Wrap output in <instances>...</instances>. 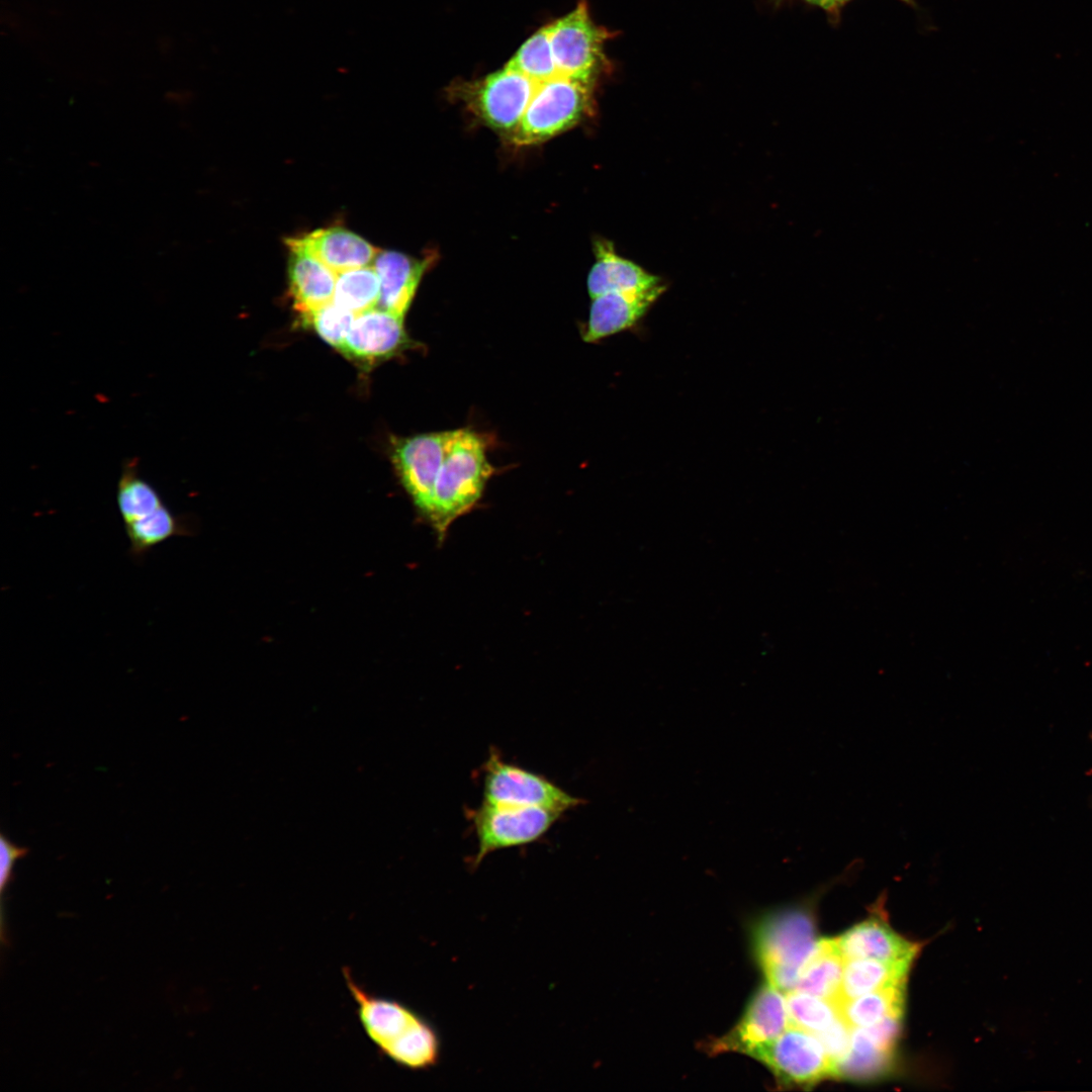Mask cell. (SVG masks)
<instances>
[{
  "label": "cell",
  "instance_id": "cell-1",
  "mask_svg": "<svg viewBox=\"0 0 1092 1092\" xmlns=\"http://www.w3.org/2000/svg\"><path fill=\"white\" fill-rule=\"evenodd\" d=\"M342 975L358 1020L382 1057L411 1071L438 1065L441 1038L427 1018L404 1003L369 992L354 980L349 968H342Z\"/></svg>",
  "mask_w": 1092,
  "mask_h": 1092
},
{
  "label": "cell",
  "instance_id": "cell-2",
  "mask_svg": "<svg viewBox=\"0 0 1092 1092\" xmlns=\"http://www.w3.org/2000/svg\"><path fill=\"white\" fill-rule=\"evenodd\" d=\"M492 472L486 443L480 435L470 429L450 432L431 504L424 516L439 542L457 519L475 507Z\"/></svg>",
  "mask_w": 1092,
  "mask_h": 1092
},
{
  "label": "cell",
  "instance_id": "cell-3",
  "mask_svg": "<svg viewBox=\"0 0 1092 1092\" xmlns=\"http://www.w3.org/2000/svg\"><path fill=\"white\" fill-rule=\"evenodd\" d=\"M817 942L813 921L802 910L767 915L752 931L753 951L767 983L786 994L796 989Z\"/></svg>",
  "mask_w": 1092,
  "mask_h": 1092
},
{
  "label": "cell",
  "instance_id": "cell-4",
  "mask_svg": "<svg viewBox=\"0 0 1092 1092\" xmlns=\"http://www.w3.org/2000/svg\"><path fill=\"white\" fill-rule=\"evenodd\" d=\"M592 85L557 75L538 84L510 136L517 146L544 142L576 124L592 107Z\"/></svg>",
  "mask_w": 1092,
  "mask_h": 1092
},
{
  "label": "cell",
  "instance_id": "cell-5",
  "mask_svg": "<svg viewBox=\"0 0 1092 1092\" xmlns=\"http://www.w3.org/2000/svg\"><path fill=\"white\" fill-rule=\"evenodd\" d=\"M537 86L527 76L505 66L482 79L455 83L450 91L480 121L511 136Z\"/></svg>",
  "mask_w": 1092,
  "mask_h": 1092
},
{
  "label": "cell",
  "instance_id": "cell-6",
  "mask_svg": "<svg viewBox=\"0 0 1092 1092\" xmlns=\"http://www.w3.org/2000/svg\"><path fill=\"white\" fill-rule=\"evenodd\" d=\"M563 813L542 807L492 805L482 802L468 812L477 852L470 867L476 869L488 854L541 839Z\"/></svg>",
  "mask_w": 1092,
  "mask_h": 1092
},
{
  "label": "cell",
  "instance_id": "cell-7",
  "mask_svg": "<svg viewBox=\"0 0 1092 1092\" xmlns=\"http://www.w3.org/2000/svg\"><path fill=\"white\" fill-rule=\"evenodd\" d=\"M549 33L558 75L592 85L608 65L604 44L613 33L593 21L584 0L550 23Z\"/></svg>",
  "mask_w": 1092,
  "mask_h": 1092
},
{
  "label": "cell",
  "instance_id": "cell-8",
  "mask_svg": "<svg viewBox=\"0 0 1092 1092\" xmlns=\"http://www.w3.org/2000/svg\"><path fill=\"white\" fill-rule=\"evenodd\" d=\"M482 802L517 807H542L562 813L583 800L572 796L542 775L505 761L495 750L483 764Z\"/></svg>",
  "mask_w": 1092,
  "mask_h": 1092
},
{
  "label": "cell",
  "instance_id": "cell-9",
  "mask_svg": "<svg viewBox=\"0 0 1092 1092\" xmlns=\"http://www.w3.org/2000/svg\"><path fill=\"white\" fill-rule=\"evenodd\" d=\"M750 1057L787 1085L810 1086L837 1076L836 1062L819 1037L794 1025Z\"/></svg>",
  "mask_w": 1092,
  "mask_h": 1092
},
{
  "label": "cell",
  "instance_id": "cell-10",
  "mask_svg": "<svg viewBox=\"0 0 1092 1092\" xmlns=\"http://www.w3.org/2000/svg\"><path fill=\"white\" fill-rule=\"evenodd\" d=\"M791 1025L787 998L770 984L761 986L727 1034L711 1044L712 1052H739L751 1056Z\"/></svg>",
  "mask_w": 1092,
  "mask_h": 1092
},
{
  "label": "cell",
  "instance_id": "cell-11",
  "mask_svg": "<svg viewBox=\"0 0 1092 1092\" xmlns=\"http://www.w3.org/2000/svg\"><path fill=\"white\" fill-rule=\"evenodd\" d=\"M450 432L427 433L395 440L392 460L406 492L423 517L432 499Z\"/></svg>",
  "mask_w": 1092,
  "mask_h": 1092
},
{
  "label": "cell",
  "instance_id": "cell-12",
  "mask_svg": "<svg viewBox=\"0 0 1092 1092\" xmlns=\"http://www.w3.org/2000/svg\"><path fill=\"white\" fill-rule=\"evenodd\" d=\"M403 317L380 307L356 314L340 351L363 363L395 355L410 343Z\"/></svg>",
  "mask_w": 1092,
  "mask_h": 1092
},
{
  "label": "cell",
  "instance_id": "cell-13",
  "mask_svg": "<svg viewBox=\"0 0 1092 1092\" xmlns=\"http://www.w3.org/2000/svg\"><path fill=\"white\" fill-rule=\"evenodd\" d=\"M901 1018L850 1030L845 1055L837 1062V1076L867 1079L889 1068Z\"/></svg>",
  "mask_w": 1092,
  "mask_h": 1092
},
{
  "label": "cell",
  "instance_id": "cell-14",
  "mask_svg": "<svg viewBox=\"0 0 1092 1092\" xmlns=\"http://www.w3.org/2000/svg\"><path fill=\"white\" fill-rule=\"evenodd\" d=\"M304 248L335 273L368 266L379 249L359 235L342 226L314 230L296 238H287Z\"/></svg>",
  "mask_w": 1092,
  "mask_h": 1092
},
{
  "label": "cell",
  "instance_id": "cell-15",
  "mask_svg": "<svg viewBox=\"0 0 1092 1092\" xmlns=\"http://www.w3.org/2000/svg\"><path fill=\"white\" fill-rule=\"evenodd\" d=\"M289 249V291L301 317L333 301L337 273L304 248L285 239Z\"/></svg>",
  "mask_w": 1092,
  "mask_h": 1092
},
{
  "label": "cell",
  "instance_id": "cell-16",
  "mask_svg": "<svg viewBox=\"0 0 1092 1092\" xmlns=\"http://www.w3.org/2000/svg\"><path fill=\"white\" fill-rule=\"evenodd\" d=\"M664 286L642 293L611 292L593 298L583 340L600 341L634 326L663 292Z\"/></svg>",
  "mask_w": 1092,
  "mask_h": 1092
},
{
  "label": "cell",
  "instance_id": "cell-17",
  "mask_svg": "<svg viewBox=\"0 0 1092 1092\" xmlns=\"http://www.w3.org/2000/svg\"><path fill=\"white\" fill-rule=\"evenodd\" d=\"M846 959H872L886 963L911 964L918 946L893 931L886 922L872 918L854 925L835 938Z\"/></svg>",
  "mask_w": 1092,
  "mask_h": 1092
},
{
  "label": "cell",
  "instance_id": "cell-18",
  "mask_svg": "<svg viewBox=\"0 0 1092 1092\" xmlns=\"http://www.w3.org/2000/svg\"><path fill=\"white\" fill-rule=\"evenodd\" d=\"M431 260L397 251H380L372 265L380 281L378 306L404 316Z\"/></svg>",
  "mask_w": 1092,
  "mask_h": 1092
},
{
  "label": "cell",
  "instance_id": "cell-19",
  "mask_svg": "<svg viewBox=\"0 0 1092 1092\" xmlns=\"http://www.w3.org/2000/svg\"><path fill=\"white\" fill-rule=\"evenodd\" d=\"M594 251L596 261L586 282L592 298L611 292L642 293L662 285L658 277L619 256L611 243L600 240Z\"/></svg>",
  "mask_w": 1092,
  "mask_h": 1092
},
{
  "label": "cell",
  "instance_id": "cell-20",
  "mask_svg": "<svg viewBox=\"0 0 1092 1092\" xmlns=\"http://www.w3.org/2000/svg\"><path fill=\"white\" fill-rule=\"evenodd\" d=\"M129 541V556L136 562L159 544L173 537H186L195 533L194 518L187 514H174L166 504L141 519L123 525Z\"/></svg>",
  "mask_w": 1092,
  "mask_h": 1092
},
{
  "label": "cell",
  "instance_id": "cell-21",
  "mask_svg": "<svg viewBox=\"0 0 1092 1092\" xmlns=\"http://www.w3.org/2000/svg\"><path fill=\"white\" fill-rule=\"evenodd\" d=\"M844 962L835 938L818 939L813 954L801 971L795 990L835 1001L840 991Z\"/></svg>",
  "mask_w": 1092,
  "mask_h": 1092
},
{
  "label": "cell",
  "instance_id": "cell-22",
  "mask_svg": "<svg viewBox=\"0 0 1092 1092\" xmlns=\"http://www.w3.org/2000/svg\"><path fill=\"white\" fill-rule=\"evenodd\" d=\"M910 965L872 959H846L840 991L835 1001L903 985Z\"/></svg>",
  "mask_w": 1092,
  "mask_h": 1092
},
{
  "label": "cell",
  "instance_id": "cell-23",
  "mask_svg": "<svg viewBox=\"0 0 1092 1092\" xmlns=\"http://www.w3.org/2000/svg\"><path fill=\"white\" fill-rule=\"evenodd\" d=\"M905 984L853 998L835 1001L842 1022L851 1030L878 1024L889 1018H901Z\"/></svg>",
  "mask_w": 1092,
  "mask_h": 1092
},
{
  "label": "cell",
  "instance_id": "cell-24",
  "mask_svg": "<svg viewBox=\"0 0 1092 1092\" xmlns=\"http://www.w3.org/2000/svg\"><path fill=\"white\" fill-rule=\"evenodd\" d=\"M116 505L124 525L152 514L165 503L154 485L140 474L136 461H129L117 482Z\"/></svg>",
  "mask_w": 1092,
  "mask_h": 1092
},
{
  "label": "cell",
  "instance_id": "cell-25",
  "mask_svg": "<svg viewBox=\"0 0 1092 1092\" xmlns=\"http://www.w3.org/2000/svg\"><path fill=\"white\" fill-rule=\"evenodd\" d=\"M380 281L373 266H364L337 274L333 302L355 314L378 305Z\"/></svg>",
  "mask_w": 1092,
  "mask_h": 1092
},
{
  "label": "cell",
  "instance_id": "cell-26",
  "mask_svg": "<svg viewBox=\"0 0 1092 1092\" xmlns=\"http://www.w3.org/2000/svg\"><path fill=\"white\" fill-rule=\"evenodd\" d=\"M787 1006L791 1025L821 1035L840 1020L833 1001L801 991L787 993Z\"/></svg>",
  "mask_w": 1092,
  "mask_h": 1092
},
{
  "label": "cell",
  "instance_id": "cell-27",
  "mask_svg": "<svg viewBox=\"0 0 1092 1092\" xmlns=\"http://www.w3.org/2000/svg\"><path fill=\"white\" fill-rule=\"evenodd\" d=\"M506 67L541 83L558 75L554 62L549 24L529 37L507 63Z\"/></svg>",
  "mask_w": 1092,
  "mask_h": 1092
},
{
  "label": "cell",
  "instance_id": "cell-28",
  "mask_svg": "<svg viewBox=\"0 0 1092 1092\" xmlns=\"http://www.w3.org/2000/svg\"><path fill=\"white\" fill-rule=\"evenodd\" d=\"M355 316L351 310L330 302L302 316V320L311 325L323 340L340 350Z\"/></svg>",
  "mask_w": 1092,
  "mask_h": 1092
},
{
  "label": "cell",
  "instance_id": "cell-29",
  "mask_svg": "<svg viewBox=\"0 0 1092 1092\" xmlns=\"http://www.w3.org/2000/svg\"><path fill=\"white\" fill-rule=\"evenodd\" d=\"M27 853L26 847H21L13 844L3 834L0 837V855H1V868H0V889L1 892L5 890L11 879V872L16 859L24 856Z\"/></svg>",
  "mask_w": 1092,
  "mask_h": 1092
},
{
  "label": "cell",
  "instance_id": "cell-30",
  "mask_svg": "<svg viewBox=\"0 0 1092 1092\" xmlns=\"http://www.w3.org/2000/svg\"><path fill=\"white\" fill-rule=\"evenodd\" d=\"M808 2L817 5L825 10H833L844 5L849 0H807Z\"/></svg>",
  "mask_w": 1092,
  "mask_h": 1092
}]
</instances>
